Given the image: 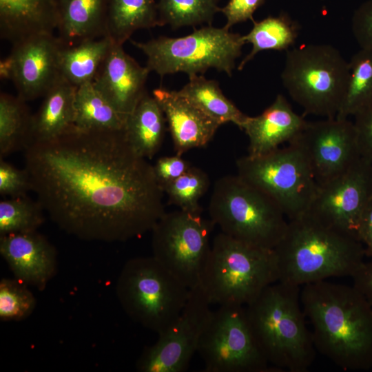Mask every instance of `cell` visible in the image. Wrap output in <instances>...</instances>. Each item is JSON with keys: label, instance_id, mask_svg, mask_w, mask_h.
<instances>
[{"label": "cell", "instance_id": "cell-27", "mask_svg": "<svg viewBox=\"0 0 372 372\" xmlns=\"http://www.w3.org/2000/svg\"><path fill=\"white\" fill-rule=\"evenodd\" d=\"M26 102L18 96L0 94V158L25 150L33 142V114Z\"/></svg>", "mask_w": 372, "mask_h": 372}, {"label": "cell", "instance_id": "cell-34", "mask_svg": "<svg viewBox=\"0 0 372 372\" xmlns=\"http://www.w3.org/2000/svg\"><path fill=\"white\" fill-rule=\"evenodd\" d=\"M208 175L203 169L192 166L176 180L162 187L168 203L180 210L194 214H202L199 204L200 198L209 187Z\"/></svg>", "mask_w": 372, "mask_h": 372}, {"label": "cell", "instance_id": "cell-26", "mask_svg": "<svg viewBox=\"0 0 372 372\" xmlns=\"http://www.w3.org/2000/svg\"><path fill=\"white\" fill-rule=\"evenodd\" d=\"M113 42L106 36L64 46L59 57L61 76L76 87L93 82Z\"/></svg>", "mask_w": 372, "mask_h": 372}, {"label": "cell", "instance_id": "cell-32", "mask_svg": "<svg viewBox=\"0 0 372 372\" xmlns=\"http://www.w3.org/2000/svg\"><path fill=\"white\" fill-rule=\"evenodd\" d=\"M349 64L350 76L338 118L353 116L372 99V50L360 48Z\"/></svg>", "mask_w": 372, "mask_h": 372}, {"label": "cell", "instance_id": "cell-41", "mask_svg": "<svg viewBox=\"0 0 372 372\" xmlns=\"http://www.w3.org/2000/svg\"><path fill=\"white\" fill-rule=\"evenodd\" d=\"M364 262L351 277L353 286L367 300L372 306V258Z\"/></svg>", "mask_w": 372, "mask_h": 372}, {"label": "cell", "instance_id": "cell-30", "mask_svg": "<svg viewBox=\"0 0 372 372\" xmlns=\"http://www.w3.org/2000/svg\"><path fill=\"white\" fill-rule=\"evenodd\" d=\"M253 23L254 26L250 32L242 35L245 43H251L252 49L239 64L238 70H242L261 51L289 50L298 37L299 25L287 14L278 17L269 16Z\"/></svg>", "mask_w": 372, "mask_h": 372}, {"label": "cell", "instance_id": "cell-4", "mask_svg": "<svg viewBox=\"0 0 372 372\" xmlns=\"http://www.w3.org/2000/svg\"><path fill=\"white\" fill-rule=\"evenodd\" d=\"M301 287L277 281L245 306L254 337L279 371L307 372L316 355L300 302Z\"/></svg>", "mask_w": 372, "mask_h": 372}, {"label": "cell", "instance_id": "cell-3", "mask_svg": "<svg viewBox=\"0 0 372 372\" xmlns=\"http://www.w3.org/2000/svg\"><path fill=\"white\" fill-rule=\"evenodd\" d=\"M278 281L302 287L330 278L352 277L364 262L363 244L309 213L288 220L273 249Z\"/></svg>", "mask_w": 372, "mask_h": 372}, {"label": "cell", "instance_id": "cell-35", "mask_svg": "<svg viewBox=\"0 0 372 372\" xmlns=\"http://www.w3.org/2000/svg\"><path fill=\"white\" fill-rule=\"evenodd\" d=\"M27 286L16 278H3L0 280L1 321H21L32 313L37 300Z\"/></svg>", "mask_w": 372, "mask_h": 372}, {"label": "cell", "instance_id": "cell-40", "mask_svg": "<svg viewBox=\"0 0 372 372\" xmlns=\"http://www.w3.org/2000/svg\"><path fill=\"white\" fill-rule=\"evenodd\" d=\"M265 3V0H229L221 12L227 19L225 25L230 29L234 25L251 20L254 21L255 11Z\"/></svg>", "mask_w": 372, "mask_h": 372}, {"label": "cell", "instance_id": "cell-5", "mask_svg": "<svg viewBox=\"0 0 372 372\" xmlns=\"http://www.w3.org/2000/svg\"><path fill=\"white\" fill-rule=\"evenodd\" d=\"M278 279L273 249L220 232L213 240L199 285L211 304L247 306Z\"/></svg>", "mask_w": 372, "mask_h": 372}, {"label": "cell", "instance_id": "cell-22", "mask_svg": "<svg viewBox=\"0 0 372 372\" xmlns=\"http://www.w3.org/2000/svg\"><path fill=\"white\" fill-rule=\"evenodd\" d=\"M110 0H59L58 38L65 47L107 36Z\"/></svg>", "mask_w": 372, "mask_h": 372}, {"label": "cell", "instance_id": "cell-37", "mask_svg": "<svg viewBox=\"0 0 372 372\" xmlns=\"http://www.w3.org/2000/svg\"><path fill=\"white\" fill-rule=\"evenodd\" d=\"M360 156L372 163V99L353 115Z\"/></svg>", "mask_w": 372, "mask_h": 372}, {"label": "cell", "instance_id": "cell-7", "mask_svg": "<svg viewBox=\"0 0 372 372\" xmlns=\"http://www.w3.org/2000/svg\"><path fill=\"white\" fill-rule=\"evenodd\" d=\"M350 76L349 62L329 44H307L286 51L284 87L305 114L335 118Z\"/></svg>", "mask_w": 372, "mask_h": 372}, {"label": "cell", "instance_id": "cell-1", "mask_svg": "<svg viewBox=\"0 0 372 372\" xmlns=\"http://www.w3.org/2000/svg\"><path fill=\"white\" fill-rule=\"evenodd\" d=\"M24 152L37 200L54 223L80 239L127 241L151 231L165 213L153 165L123 130L74 125Z\"/></svg>", "mask_w": 372, "mask_h": 372}, {"label": "cell", "instance_id": "cell-10", "mask_svg": "<svg viewBox=\"0 0 372 372\" xmlns=\"http://www.w3.org/2000/svg\"><path fill=\"white\" fill-rule=\"evenodd\" d=\"M237 175L271 198L288 220L308 212L318 184L302 150L289 143L267 154L236 161Z\"/></svg>", "mask_w": 372, "mask_h": 372}, {"label": "cell", "instance_id": "cell-15", "mask_svg": "<svg viewBox=\"0 0 372 372\" xmlns=\"http://www.w3.org/2000/svg\"><path fill=\"white\" fill-rule=\"evenodd\" d=\"M54 34L33 35L12 44L9 56L1 61L0 76L10 80L21 99L43 97L61 78L59 57L63 48Z\"/></svg>", "mask_w": 372, "mask_h": 372}, {"label": "cell", "instance_id": "cell-14", "mask_svg": "<svg viewBox=\"0 0 372 372\" xmlns=\"http://www.w3.org/2000/svg\"><path fill=\"white\" fill-rule=\"evenodd\" d=\"M372 196V163L360 158L346 172L318 185L307 213L358 239L362 213Z\"/></svg>", "mask_w": 372, "mask_h": 372}, {"label": "cell", "instance_id": "cell-19", "mask_svg": "<svg viewBox=\"0 0 372 372\" xmlns=\"http://www.w3.org/2000/svg\"><path fill=\"white\" fill-rule=\"evenodd\" d=\"M152 96L165 116L176 154L206 145L220 126L178 91L158 87Z\"/></svg>", "mask_w": 372, "mask_h": 372}, {"label": "cell", "instance_id": "cell-9", "mask_svg": "<svg viewBox=\"0 0 372 372\" xmlns=\"http://www.w3.org/2000/svg\"><path fill=\"white\" fill-rule=\"evenodd\" d=\"M147 56L146 67L161 77L185 72L189 77L215 68L231 76L245 44L242 35L207 25L182 37L165 36L147 42L130 40Z\"/></svg>", "mask_w": 372, "mask_h": 372}, {"label": "cell", "instance_id": "cell-29", "mask_svg": "<svg viewBox=\"0 0 372 372\" xmlns=\"http://www.w3.org/2000/svg\"><path fill=\"white\" fill-rule=\"evenodd\" d=\"M126 118L96 90L92 82L77 87L74 125L82 130H122Z\"/></svg>", "mask_w": 372, "mask_h": 372}, {"label": "cell", "instance_id": "cell-28", "mask_svg": "<svg viewBox=\"0 0 372 372\" xmlns=\"http://www.w3.org/2000/svg\"><path fill=\"white\" fill-rule=\"evenodd\" d=\"M159 26L156 0H110L107 36L123 45L139 29Z\"/></svg>", "mask_w": 372, "mask_h": 372}, {"label": "cell", "instance_id": "cell-39", "mask_svg": "<svg viewBox=\"0 0 372 372\" xmlns=\"http://www.w3.org/2000/svg\"><path fill=\"white\" fill-rule=\"evenodd\" d=\"M192 166L182 156L176 154L160 158L153 165V168L157 183L162 189L165 185L182 176Z\"/></svg>", "mask_w": 372, "mask_h": 372}, {"label": "cell", "instance_id": "cell-24", "mask_svg": "<svg viewBox=\"0 0 372 372\" xmlns=\"http://www.w3.org/2000/svg\"><path fill=\"white\" fill-rule=\"evenodd\" d=\"M166 122L160 105L147 92L127 116L123 131L134 150L141 156L150 159L163 144Z\"/></svg>", "mask_w": 372, "mask_h": 372}, {"label": "cell", "instance_id": "cell-20", "mask_svg": "<svg viewBox=\"0 0 372 372\" xmlns=\"http://www.w3.org/2000/svg\"><path fill=\"white\" fill-rule=\"evenodd\" d=\"M308 121L296 114L287 99L278 94L273 102L260 114L249 116L244 130L249 138L248 154L261 156L285 142L292 141Z\"/></svg>", "mask_w": 372, "mask_h": 372}, {"label": "cell", "instance_id": "cell-17", "mask_svg": "<svg viewBox=\"0 0 372 372\" xmlns=\"http://www.w3.org/2000/svg\"><path fill=\"white\" fill-rule=\"evenodd\" d=\"M150 71L113 42L92 83L114 108L127 118L147 92Z\"/></svg>", "mask_w": 372, "mask_h": 372}, {"label": "cell", "instance_id": "cell-11", "mask_svg": "<svg viewBox=\"0 0 372 372\" xmlns=\"http://www.w3.org/2000/svg\"><path fill=\"white\" fill-rule=\"evenodd\" d=\"M216 225L201 214L165 212L152 231V256L189 289L199 285Z\"/></svg>", "mask_w": 372, "mask_h": 372}, {"label": "cell", "instance_id": "cell-8", "mask_svg": "<svg viewBox=\"0 0 372 372\" xmlns=\"http://www.w3.org/2000/svg\"><path fill=\"white\" fill-rule=\"evenodd\" d=\"M189 292L152 256L128 260L116 285L117 298L129 318L158 334L178 317Z\"/></svg>", "mask_w": 372, "mask_h": 372}, {"label": "cell", "instance_id": "cell-38", "mask_svg": "<svg viewBox=\"0 0 372 372\" xmlns=\"http://www.w3.org/2000/svg\"><path fill=\"white\" fill-rule=\"evenodd\" d=\"M351 28L360 48L372 50V0L364 1L355 10Z\"/></svg>", "mask_w": 372, "mask_h": 372}, {"label": "cell", "instance_id": "cell-33", "mask_svg": "<svg viewBox=\"0 0 372 372\" xmlns=\"http://www.w3.org/2000/svg\"><path fill=\"white\" fill-rule=\"evenodd\" d=\"M40 202L27 195L0 202V236L37 231L45 221Z\"/></svg>", "mask_w": 372, "mask_h": 372}, {"label": "cell", "instance_id": "cell-12", "mask_svg": "<svg viewBox=\"0 0 372 372\" xmlns=\"http://www.w3.org/2000/svg\"><path fill=\"white\" fill-rule=\"evenodd\" d=\"M198 353L205 372L278 371L254 337L245 306L221 305L213 311Z\"/></svg>", "mask_w": 372, "mask_h": 372}, {"label": "cell", "instance_id": "cell-25", "mask_svg": "<svg viewBox=\"0 0 372 372\" xmlns=\"http://www.w3.org/2000/svg\"><path fill=\"white\" fill-rule=\"evenodd\" d=\"M189 79V82L178 91L180 94L220 125L230 122L242 130L249 116L224 95L218 81L207 79L203 74Z\"/></svg>", "mask_w": 372, "mask_h": 372}, {"label": "cell", "instance_id": "cell-42", "mask_svg": "<svg viewBox=\"0 0 372 372\" xmlns=\"http://www.w3.org/2000/svg\"><path fill=\"white\" fill-rule=\"evenodd\" d=\"M358 236L364 245L366 256L372 258V196L362 213Z\"/></svg>", "mask_w": 372, "mask_h": 372}, {"label": "cell", "instance_id": "cell-18", "mask_svg": "<svg viewBox=\"0 0 372 372\" xmlns=\"http://www.w3.org/2000/svg\"><path fill=\"white\" fill-rule=\"evenodd\" d=\"M0 254L14 278L39 291L57 271L56 249L37 231L0 236Z\"/></svg>", "mask_w": 372, "mask_h": 372}, {"label": "cell", "instance_id": "cell-23", "mask_svg": "<svg viewBox=\"0 0 372 372\" xmlns=\"http://www.w3.org/2000/svg\"><path fill=\"white\" fill-rule=\"evenodd\" d=\"M77 87L61 76L43 96L33 114L32 143L53 139L74 126Z\"/></svg>", "mask_w": 372, "mask_h": 372}, {"label": "cell", "instance_id": "cell-36", "mask_svg": "<svg viewBox=\"0 0 372 372\" xmlns=\"http://www.w3.org/2000/svg\"><path fill=\"white\" fill-rule=\"evenodd\" d=\"M32 191L28 171L20 169L0 158V194L3 196L16 198L26 196Z\"/></svg>", "mask_w": 372, "mask_h": 372}, {"label": "cell", "instance_id": "cell-21", "mask_svg": "<svg viewBox=\"0 0 372 372\" xmlns=\"http://www.w3.org/2000/svg\"><path fill=\"white\" fill-rule=\"evenodd\" d=\"M59 0H0V35L12 44L39 34H54Z\"/></svg>", "mask_w": 372, "mask_h": 372}, {"label": "cell", "instance_id": "cell-16", "mask_svg": "<svg viewBox=\"0 0 372 372\" xmlns=\"http://www.w3.org/2000/svg\"><path fill=\"white\" fill-rule=\"evenodd\" d=\"M290 143L302 150L318 185L344 174L361 158L354 125L348 118L307 122Z\"/></svg>", "mask_w": 372, "mask_h": 372}, {"label": "cell", "instance_id": "cell-2", "mask_svg": "<svg viewBox=\"0 0 372 372\" xmlns=\"http://www.w3.org/2000/svg\"><path fill=\"white\" fill-rule=\"evenodd\" d=\"M300 302L316 351L345 371L372 368V306L353 285L307 284Z\"/></svg>", "mask_w": 372, "mask_h": 372}, {"label": "cell", "instance_id": "cell-6", "mask_svg": "<svg viewBox=\"0 0 372 372\" xmlns=\"http://www.w3.org/2000/svg\"><path fill=\"white\" fill-rule=\"evenodd\" d=\"M208 210L209 218L221 232L265 249L275 248L288 225L280 207L238 175L225 176L216 180Z\"/></svg>", "mask_w": 372, "mask_h": 372}, {"label": "cell", "instance_id": "cell-13", "mask_svg": "<svg viewBox=\"0 0 372 372\" xmlns=\"http://www.w3.org/2000/svg\"><path fill=\"white\" fill-rule=\"evenodd\" d=\"M211 304L200 285L190 289L183 309L175 320L158 333L136 363L140 372H183L198 352V346L213 315Z\"/></svg>", "mask_w": 372, "mask_h": 372}, {"label": "cell", "instance_id": "cell-31", "mask_svg": "<svg viewBox=\"0 0 372 372\" xmlns=\"http://www.w3.org/2000/svg\"><path fill=\"white\" fill-rule=\"evenodd\" d=\"M219 0H158L159 26L169 25L174 30L203 23L211 25L220 12Z\"/></svg>", "mask_w": 372, "mask_h": 372}]
</instances>
